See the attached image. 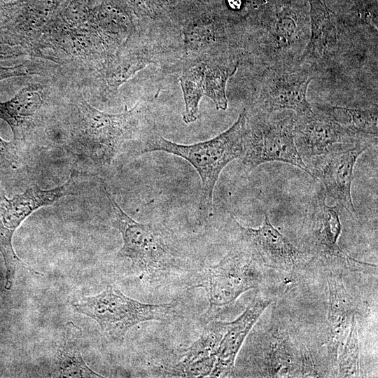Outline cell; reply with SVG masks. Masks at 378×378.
I'll list each match as a JSON object with an SVG mask.
<instances>
[{"instance_id": "cell-8", "label": "cell", "mask_w": 378, "mask_h": 378, "mask_svg": "<svg viewBox=\"0 0 378 378\" xmlns=\"http://www.w3.org/2000/svg\"><path fill=\"white\" fill-rule=\"evenodd\" d=\"M313 78L312 71L300 66L291 69L267 67L262 78L256 112L291 111L298 117L312 114L307 92Z\"/></svg>"}, {"instance_id": "cell-3", "label": "cell", "mask_w": 378, "mask_h": 378, "mask_svg": "<svg viewBox=\"0 0 378 378\" xmlns=\"http://www.w3.org/2000/svg\"><path fill=\"white\" fill-rule=\"evenodd\" d=\"M177 302L144 303L107 286L101 293L83 296L73 304L75 310L95 321L111 340L122 342L134 326L151 321H166L177 314Z\"/></svg>"}, {"instance_id": "cell-7", "label": "cell", "mask_w": 378, "mask_h": 378, "mask_svg": "<svg viewBox=\"0 0 378 378\" xmlns=\"http://www.w3.org/2000/svg\"><path fill=\"white\" fill-rule=\"evenodd\" d=\"M73 172L69 180L62 186L50 190H43L37 185H31L21 194L8 198L0 185V253L6 272V288L10 289L20 265H24L15 253L12 239L15 230L34 211L49 206L60 198L75 195Z\"/></svg>"}, {"instance_id": "cell-2", "label": "cell", "mask_w": 378, "mask_h": 378, "mask_svg": "<svg viewBox=\"0 0 378 378\" xmlns=\"http://www.w3.org/2000/svg\"><path fill=\"white\" fill-rule=\"evenodd\" d=\"M112 208V225L122 238L117 255L129 260L141 279L155 281L177 270L182 252L173 232L162 223H142L127 215L118 204L102 181Z\"/></svg>"}, {"instance_id": "cell-15", "label": "cell", "mask_w": 378, "mask_h": 378, "mask_svg": "<svg viewBox=\"0 0 378 378\" xmlns=\"http://www.w3.org/2000/svg\"><path fill=\"white\" fill-rule=\"evenodd\" d=\"M310 34L298 66L312 71L325 64L337 45L335 14L321 1L309 0Z\"/></svg>"}, {"instance_id": "cell-16", "label": "cell", "mask_w": 378, "mask_h": 378, "mask_svg": "<svg viewBox=\"0 0 378 378\" xmlns=\"http://www.w3.org/2000/svg\"><path fill=\"white\" fill-rule=\"evenodd\" d=\"M329 293L328 355L331 364L337 365L339 353L349 332L355 316L353 298L342 279L330 272L328 278Z\"/></svg>"}, {"instance_id": "cell-11", "label": "cell", "mask_w": 378, "mask_h": 378, "mask_svg": "<svg viewBox=\"0 0 378 378\" xmlns=\"http://www.w3.org/2000/svg\"><path fill=\"white\" fill-rule=\"evenodd\" d=\"M231 217L239 228L241 247L253 253L263 266L291 272L306 263L307 255L279 232L266 214L263 223L256 228L243 226L233 215Z\"/></svg>"}, {"instance_id": "cell-23", "label": "cell", "mask_w": 378, "mask_h": 378, "mask_svg": "<svg viewBox=\"0 0 378 378\" xmlns=\"http://www.w3.org/2000/svg\"><path fill=\"white\" fill-rule=\"evenodd\" d=\"M337 366L343 377H358L360 374L359 337L356 316L337 358Z\"/></svg>"}, {"instance_id": "cell-24", "label": "cell", "mask_w": 378, "mask_h": 378, "mask_svg": "<svg viewBox=\"0 0 378 378\" xmlns=\"http://www.w3.org/2000/svg\"><path fill=\"white\" fill-rule=\"evenodd\" d=\"M13 144L7 142L0 137V156L7 159H13L15 155Z\"/></svg>"}, {"instance_id": "cell-4", "label": "cell", "mask_w": 378, "mask_h": 378, "mask_svg": "<svg viewBox=\"0 0 378 378\" xmlns=\"http://www.w3.org/2000/svg\"><path fill=\"white\" fill-rule=\"evenodd\" d=\"M243 163L250 169L268 162H283L300 168L311 176L294 139L295 114L291 111L247 112Z\"/></svg>"}, {"instance_id": "cell-18", "label": "cell", "mask_w": 378, "mask_h": 378, "mask_svg": "<svg viewBox=\"0 0 378 378\" xmlns=\"http://www.w3.org/2000/svg\"><path fill=\"white\" fill-rule=\"evenodd\" d=\"M42 102V95L38 89L31 85L22 89L10 99L0 102V119L10 126L15 141L24 136Z\"/></svg>"}, {"instance_id": "cell-6", "label": "cell", "mask_w": 378, "mask_h": 378, "mask_svg": "<svg viewBox=\"0 0 378 378\" xmlns=\"http://www.w3.org/2000/svg\"><path fill=\"white\" fill-rule=\"evenodd\" d=\"M85 110V133L80 142L88 157L98 164H110L126 141L152 128L144 105L137 104L120 114L102 113L89 105Z\"/></svg>"}, {"instance_id": "cell-9", "label": "cell", "mask_w": 378, "mask_h": 378, "mask_svg": "<svg viewBox=\"0 0 378 378\" xmlns=\"http://www.w3.org/2000/svg\"><path fill=\"white\" fill-rule=\"evenodd\" d=\"M369 146L366 143L340 144L328 153L312 158V177L325 187V198L342 206L350 215L356 214L351 197V183L355 164Z\"/></svg>"}, {"instance_id": "cell-14", "label": "cell", "mask_w": 378, "mask_h": 378, "mask_svg": "<svg viewBox=\"0 0 378 378\" xmlns=\"http://www.w3.org/2000/svg\"><path fill=\"white\" fill-rule=\"evenodd\" d=\"M271 302L270 299L255 297L240 316L228 322L210 377H224L231 372L245 339Z\"/></svg>"}, {"instance_id": "cell-17", "label": "cell", "mask_w": 378, "mask_h": 378, "mask_svg": "<svg viewBox=\"0 0 378 378\" xmlns=\"http://www.w3.org/2000/svg\"><path fill=\"white\" fill-rule=\"evenodd\" d=\"M313 111L326 115L346 130L358 142L377 139V108H350L328 104H314Z\"/></svg>"}, {"instance_id": "cell-1", "label": "cell", "mask_w": 378, "mask_h": 378, "mask_svg": "<svg viewBox=\"0 0 378 378\" xmlns=\"http://www.w3.org/2000/svg\"><path fill=\"white\" fill-rule=\"evenodd\" d=\"M247 130L246 111L240 113L227 130L204 141L180 144L164 138L153 127L142 136L139 152L162 151L187 160L196 169L201 180L200 213L201 217L212 212L215 186L223 169L232 161L242 158Z\"/></svg>"}, {"instance_id": "cell-12", "label": "cell", "mask_w": 378, "mask_h": 378, "mask_svg": "<svg viewBox=\"0 0 378 378\" xmlns=\"http://www.w3.org/2000/svg\"><path fill=\"white\" fill-rule=\"evenodd\" d=\"M262 368L265 377H318L312 354L289 334L273 328L263 342Z\"/></svg>"}, {"instance_id": "cell-10", "label": "cell", "mask_w": 378, "mask_h": 378, "mask_svg": "<svg viewBox=\"0 0 378 378\" xmlns=\"http://www.w3.org/2000/svg\"><path fill=\"white\" fill-rule=\"evenodd\" d=\"M307 243L309 255L327 263L359 272L376 270L373 264L360 262L339 246L342 223L335 207L329 206L325 197H319L309 219Z\"/></svg>"}, {"instance_id": "cell-22", "label": "cell", "mask_w": 378, "mask_h": 378, "mask_svg": "<svg viewBox=\"0 0 378 378\" xmlns=\"http://www.w3.org/2000/svg\"><path fill=\"white\" fill-rule=\"evenodd\" d=\"M237 70V65L230 67L224 64H206L204 78V96L214 102L217 109L226 110L227 82Z\"/></svg>"}, {"instance_id": "cell-21", "label": "cell", "mask_w": 378, "mask_h": 378, "mask_svg": "<svg viewBox=\"0 0 378 378\" xmlns=\"http://www.w3.org/2000/svg\"><path fill=\"white\" fill-rule=\"evenodd\" d=\"M227 325L228 322L215 319L206 323L199 337L188 347L176 364L183 365L211 356H216Z\"/></svg>"}, {"instance_id": "cell-5", "label": "cell", "mask_w": 378, "mask_h": 378, "mask_svg": "<svg viewBox=\"0 0 378 378\" xmlns=\"http://www.w3.org/2000/svg\"><path fill=\"white\" fill-rule=\"evenodd\" d=\"M262 264L247 249L232 252L219 262L204 269L193 288L204 289L209 306L204 314L206 323L244 293L261 282Z\"/></svg>"}, {"instance_id": "cell-13", "label": "cell", "mask_w": 378, "mask_h": 378, "mask_svg": "<svg viewBox=\"0 0 378 378\" xmlns=\"http://www.w3.org/2000/svg\"><path fill=\"white\" fill-rule=\"evenodd\" d=\"M294 139L301 157L306 159L325 154L337 144L360 143L338 124L315 111L308 115H295Z\"/></svg>"}, {"instance_id": "cell-20", "label": "cell", "mask_w": 378, "mask_h": 378, "mask_svg": "<svg viewBox=\"0 0 378 378\" xmlns=\"http://www.w3.org/2000/svg\"><path fill=\"white\" fill-rule=\"evenodd\" d=\"M206 64L202 61L195 62L183 70L179 78L185 104L183 120L187 124L195 122L198 117L199 104L204 96Z\"/></svg>"}, {"instance_id": "cell-19", "label": "cell", "mask_w": 378, "mask_h": 378, "mask_svg": "<svg viewBox=\"0 0 378 378\" xmlns=\"http://www.w3.org/2000/svg\"><path fill=\"white\" fill-rule=\"evenodd\" d=\"M81 329L68 322L64 337L57 348L56 374L61 377H103L88 366L80 351Z\"/></svg>"}]
</instances>
